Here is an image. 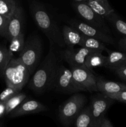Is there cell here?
I'll use <instances>...</instances> for the list:
<instances>
[{"instance_id": "1", "label": "cell", "mask_w": 126, "mask_h": 127, "mask_svg": "<svg viewBox=\"0 0 126 127\" xmlns=\"http://www.w3.org/2000/svg\"><path fill=\"white\" fill-rule=\"evenodd\" d=\"M50 43L49 50L44 60L34 72L33 76L28 83V88L40 94L51 89L58 63L55 52L53 49V43Z\"/></svg>"}, {"instance_id": "2", "label": "cell", "mask_w": 126, "mask_h": 127, "mask_svg": "<svg viewBox=\"0 0 126 127\" xmlns=\"http://www.w3.org/2000/svg\"><path fill=\"white\" fill-rule=\"evenodd\" d=\"M31 12L35 24L46 35L49 42L64 47L65 43L62 31L59 30L56 23L46 10L39 4L33 3L31 6Z\"/></svg>"}, {"instance_id": "3", "label": "cell", "mask_w": 126, "mask_h": 127, "mask_svg": "<svg viewBox=\"0 0 126 127\" xmlns=\"http://www.w3.org/2000/svg\"><path fill=\"white\" fill-rule=\"evenodd\" d=\"M30 73L19 58H13L9 61L4 71L2 77L7 86L21 89L28 83Z\"/></svg>"}, {"instance_id": "4", "label": "cell", "mask_w": 126, "mask_h": 127, "mask_svg": "<svg viewBox=\"0 0 126 127\" xmlns=\"http://www.w3.org/2000/svg\"><path fill=\"white\" fill-rule=\"evenodd\" d=\"M86 102L87 99L85 95L77 93L62 104L58 114L61 124L65 127L71 125L85 107Z\"/></svg>"}, {"instance_id": "5", "label": "cell", "mask_w": 126, "mask_h": 127, "mask_svg": "<svg viewBox=\"0 0 126 127\" xmlns=\"http://www.w3.org/2000/svg\"><path fill=\"white\" fill-rule=\"evenodd\" d=\"M42 53V44L37 35H32L25 40L24 47L19 58L25 64L30 74L37 68Z\"/></svg>"}, {"instance_id": "6", "label": "cell", "mask_w": 126, "mask_h": 127, "mask_svg": "<svg viewBox=\"0 0 126 127\" xmlns=\"http://www.w3.org/2000/svg\"><path fill=\"white\" fill-rule=\"evenodd\" d=\"M63 94H72L80 92L73 78L70 68L63 64H58L52 82L51 89Z\"/></svg>"}, {"instance_id": "7", "label": "cell", "mask_w": 126, "mask_h": 127, "mask_svg": "<svg viewBox=\"0 0 126 127\" xmlns=\"http://www.w3.org/2000/svg\"><path fill=\"white\" fill-rule=\"evenodd\" d=\"M73 78L80 91L98 92L97 88V76L93 71L84 66H70Z\"/></svg>"}, {"instance_id": "8", "label": "cell", "mask_w": 126, "mask_h": 127, "mask_svg": "<svg viewBox=\"0 0 126 127\" xmlns=\"http://www.w3.org/2000/svg\"><path fill=\"white\" fill-rule=\"evenodd\" d=\"M75 10L79 16L88 24L101 30L106 33L110 32L109 29L105 21V19L96 14L91 9L87 2L80 1L74 4Z\"/></svg>"}, {"instance_id": "9", "label": "cell", "mask_w": 126, "mask_h": 127, "mask_svg": "<svg viewBox=\"0 0 126 127\" xmlns=\"http://www.w3.org/2000/svg\"><path fill=\"white\" fill-rule=\"evenodd\" d=\"M114 101V100L103 93L92 98L90 104V112L95 127H100L107 110Z\"/></svg>"}, {"instance_id": "10", "label": "cell", "mask_w": 126, "mask_h": 127, "mask_svg": "<svg viewBox=\"0 0 126 127\" xmlns=\"http://www.w3.org/2000/svg\"><path fill=\"white\" fill-rule=\"evenodd\" d=\"M69 25L76 29L83 35L89 37L100 40L106 44H114L115 40L108 33L103 32L101 30L88 24L86 22L77 20H71Z\"/></svg>"}, {"instance_id": "11", "label": "cell", "mask_w": 126, "mask_h": 127, "mask_svg": "<svg viewBox=\"0 0 126 127\" xmlns=\"http://www.w3.org/2000/svg\"><path fill=\"white\" fill-rule=\"evenodd\" d=\"M46 110H48V108L40 102L33 99H26L9 115L10 117L15 118L29 114H38Z\"/></svg>"}, {"instance_id": "12", "label": "cell", "mask_w": 126, "mask_h": 127, "mask_svg": "<svg viewBox=\"0 0 126 127\" xmlns=\"http://www.w3.org/2000/svg\"><path fill=\"white\" fill-rule=\"evenodd\" d=\"M94 52L100 51L93 50L82 47L79 48H67L63 53V57L70 66H84L85 65L86 57Z\"/></svg>"}, {"instance_id": "13", "label": "cell", "mask_w": 126, "mask_h": 127, "mask_svg": "<svg viewBox=\"0 0 126 127\" xmlns=\"http://www.w3.org/2000/svg\"><path fill=\"white\" fill-rule=\"evenodd\" d=\"M23 21V9L19 5L13 14L9 19L6 36V39L9 41L13 37H16L22 33Z\"/></svg>"}, {"instance_id": "14", "label": "cell", "mask_w": 126, "mask_h": 127, "mask_svg": "<svg viewBox=\"0 0 126 127\" xmlns=\"http://www.w3.org/2000/svg\"><path fill=\"white\" fill-rule=\"evenodd\" d=\"M63 40L67 48H74L75 46H80L84 35L71 26H64L62 29Z\"/></svg>"}, {"instance_id": "15", "label": "cell", "mask_w": 126, "mask_h": 127, "mask_svg": "<svg viewBox=\"0 0 126 127\" xmlns=\"http://www.w3.org/2000/svg\"><path fill=\"white\" fill-rule=\"evenodd\" d=\"M97 88L98 92L103 94H115L126 91V84L119 82L106 81L98 77Z\"/></svg>"}, {"instance_id": "16", "label": "cell", "mask_w": 126, "mask_h": 127, "mask_svg": "<svg viewBox=\"0 0 126 127\" xmlns=\"http://www.w3.org/2000/svg\"><path fill=\"white\" fill-rule=\"evenodd\" d=\"M86 2L96 14L104 19L114 12L107 0H88Z\"/></svg>"}, {"instance_id": "17", "label": "cell", "mask_w": 126, "mask_h": 127, "mask_svg": "<svg viewBox=\"0 0 126 127\" xmlns=\"http://www.w3.org/2000/svg\"><path fill=\"white\" fill-rule=\"evenodd\" d=\"M126 61V54L117 51H109L106 57L104 67L113 70L114 68L124 64Z\"/></svg>"}, {"instance_id": "18", "label": "cell", "mask_w": 126, "mask_h": 127, "mask_svg": "<svg viewBox=\"0 0 126 127\" xmlns=\"http://www.w3.org/2000/svg\"><path fill=\"white\" fill-rule=\"evenodd\" d=\"M106 57L103 55L101 52H94L86 57L85 62V66L88 69L93 71L97 67H104Z\"/></svg>"}, {"instance_id": "19", "label": "cell", "mask_w": 126, "mask_h": 127, "mask_svg": "<svg viewBox=\"0 0 126 127\" xmlns=\"http://www.w3.org/2000/svg\"><path fill=\"white\" fill-rule=\"evenodd\" d=\"M75 127H96L90 112V105L82 109L75 120Z\"/></svg>"}, {"instance_id": "20", "label": "cell", "mask_w": 126, "mask_h": 127, "mask_svg": "<svg viewBox=\"0 0 126 127\" xmlns=\"http://www.w3.org/2000/svg\"><path fill=\"white\" fill-rule=\"evenodd\" d=\"M105 43L100 41V40L96 38L89 37L84 35L82 41L81 45L80 47H85V48H89V49L93 50L96 51H100V52H109V50H107L105 46Z\"/></svg>"}, {"instance_id": "21", "label": "cell", "mask_w": 126, "mask_h": 127, "mask_svg": "<svg viewBox=\"0 0 126 127\" xmlns=\"http://www.w3.org/2000/svg\"><path fill=\"white\" fill-rule=\"evenodd\" d=\"M105 19L109 22L120 34L126 37V22L120 18L115 11L108 15Z\"/></svg>"}, {"instance_id": "22", "label": "cell", "mask_w": 126, "mask_h": 127, "mask_svg": "<svg viewBox=\"0 0 126 127\" xmlns=\"http://www.w3.org/2000/svg\"><path fill=\"white\" fill-rule=\"evenodd\" d=\"M18 6L16 0H0V14L9 19Z\"/></svg>"}, {"instance_id": "23", "label": "cell", "mask_w": 126, "mask_h": 127, "mask_svg": "<svg viewBox=\"0 0 126 127\" xmlns=\"http://www.w3.org/2000/svg\"><path fill=\"white\" fill-rule=\"evenodd\" d=\"M27 99V95L23 93H19L6 102V115L16 109L21 103Z\"/></svg>"}, {"instance_id": "24", "label": "cell", "mask_w": 126, "mask_h": 127, "mask_svg": "<svg viewBox=\"0 0 126 127\" xmlns=\"http://www.w3.org/2000/svg\"><path fill=\"white\" fill-rule=\"evenodd\" d=\"M10 45L9 47V50L14 53H20L24 47L25 43V40L24 33L23 32L19 35L13 37L12 39L9 40Z\"/></svg>"}, {"instance_id": "25", "label": "cell", "mask_w": 126, "mask_h": 127, "mask_svg": "<svg viewBox=\"0 0 126 127\" xmlns=\"http://www.w3.org/2000/svg\"><path fill=\"white\" fill-rule=\"evenodd\" d=\"M13 57V53L8 48L0 45V75L2 76L6 66Z\"/></svg>"}, {"instance_id": "26", "label": "cell", "mask_w": 126, "mask_h": 127, "mask_svg": "<svg viewBox=\"0 0 126 127\" xmlns=\"http://www.w3.org/2000/svg\"><path fill=\"white\" fill-rule=\"evenodd\" d=\"M21 90L11 86H7L6 89L0 94V102H6L7 100L20 93Z\"/></svg>"}, {"instance_id": "27", "label": "cell", "mask_w": 126, "mask_h": 127, "mask_svg": "<svg viewBox=\"0 0 126 127\" xmlns=\"http://www.w3.org/2000/svg\"><path fill=\"white\" fill-rule=\"evenodd\" d=\"M9 19L0 14V36L6 38Z\"/></svg>"}, {"instance_id": "28", "label": "cell", "mask_w": 126, "mask_h": 127, "mask_svg": "<svg viewBox=\"0 0 126 127\" xmlns=\"http://www.w3.org/2000/svg\"><path fill=\"white\" fill-rule=\"evenodd\" d=\"M106 95L113 100H117V101L126 104V91L115 93V94H109Z\"/></svg>"}, {"instance_id": "29", "label": "cell", "mask_w": 126, "mask_h": 127, "mask_svg": "<svg viewBox=\"0 0 126 127\" xmlns=\"http://www.w3.org/2000/svg\"><path fill=\"white\" fill-rule=\"evenodd\" d=\"M112 71H114V73L121 78L122 79L126 81V66L123 64V65L119 66L117 68H114Z\"/></svg>"}, {"instance_id": "30", "label": "cell", "mask_w": 126, "mask_h": 127, "mask_svg": "<svg viewBox=\"0 0 126 127\" xmlns=\"http://www.w3.org/2000/svg\"><path fill=\"white\" fill-rule=\"evenodd\" d=\"M100 127H113V126H112V124L109 121V120L106 117H105L103 119Z\"/></svg>"}, {"instance_id": "31", "label": "cell", "mask_w": 126, "mask_h": 127, "mask_svg": "<svg viewBox=\"0 0 126 127\" xmlns=\"http://www.w3.org/2000/svg\"><path fill=\"white\" fill-rule=\"evenodd\" d=\"M118 44L121 49L126 52V37L121 38L120 40L119 41Z\"/></svg>"}, {"instance_id": "32", "label": "cell", "mask_w": 126, "mask_h": 127, "mask_svg": "<svg viewBox=\"0 0 126 127\" xmlns=\"http://www.w3.org/2000/svg\"><path fill=\"white\" fill-rule=\"evenodd\" d=\"M6 115V103L0 102V119Z\"/></svg>"}, {"instance_id": "33", "label": "cell", "mask_w": 126, "mask_h": 127, "mask_svg": "<svg viewBox=\"0 0 126 127\" xmlns=\"http://www.w3.org/2000/svg\"><path fill=\"white\" fill-rule=\"evenodd\" d=\"M76 1H78V2H80V1H84V0H75Z\"/></svg>"}, {"instance_id": "34", "label": "cell", "mask_w": 126, "mask_h": 127, "mask_svg": "<svg viewBox=\"0 0 126 127\" xmlns=\"http://www.w3.org/2000/svg\"><path fill=\"white\" fill-rule=\"evenodd\" d=\"M124 65L126 66V62H125V63H124Z\"/></svg>"}, {"instance_id": "35", "label": "cell", "mask_w": 126, "mask_h": 127, "mask_svg": "<svg viewBox=\"0 0 126 127\" xmlns=\"http://www.w3.org/2000/svg\"><path fill=\"white\" fill-rule=\"evenodd\" d=\"M84 1H88V0H84Z\"/></svg>"}]
</instances>
